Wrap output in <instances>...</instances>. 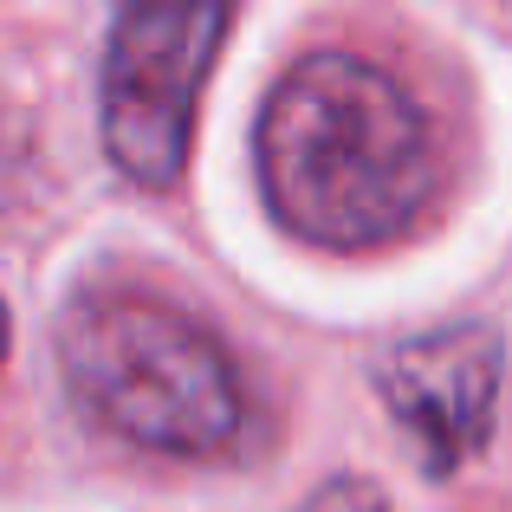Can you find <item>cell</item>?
Segmentation results:
<instances>
[{
    "instance_id": "3",
    "label": "cell",
    "mask_w": 512,
    "mask_h": 512,
    "mask_svg": "<svg viewBox=\"0 0 512 512\" xmlns=\"http://www.w3.org/2000/svg\"><path fill=\"white\" fill-rule=\"evenodd\" d=\"M227 33V7H130L104 46V150L137 188H169L188 163L195 98Z\"/></svg>"
},
{
    "instance_id": "5",
    "label": "cell",
    "mask_w": 512,
    "mask_h": 512,
    "mask_svg": "<svg viewBox=\"0 0 512 512\" xmlns=\"http://www.w3.org/2000/svg\"><path fill=\"white\" fill-rule=\"evenodd\" d=\"M292 512H396V506H389L383 487H370V480L344 474V480H325L318 493H305Z\"/></svg>"
},
{
    "instance_id": "2",
    "label": "cell",
    "mask_w": 512,
    "mask_h": 512,
    "mask_svg": "<svg viewBox=\"0 0 512 512\" xmlns=\"http://www.w3.org/2000/svg\"><path fill=\"white\" fill-rule=\"evenodd\" d=\"M59 376L65 396L98 428L182 461L234 448L247 415V389L227 344L143 286H91L65 305Z\"/></svg>"
},
{
    "instance_id": "1",
    "label": "cell",
    "mask_w": 512,
    "mask_h": 512,
    "mask_svg": "<svg viewBox=\"0 0 512 512\" xmlns=\"http://www.w3.org/2000/svg\"><path fill=\"white\" fill-rule=\"evenodd\" d=\"M260 188L286 234L331 253L402 240L435 195V137L415 98L357 52H312L260 111Z\"/></svg>"
},
{
    "instance_id": "6",
    "label": "cell",
    "mask_w": 512,
    "mask_h": 512,
    "mask_svg": "<svg viewBox=\"0 0 512 512\" xmlns=\"http://www.w3.org/2000/svg\"><path fill=\"white\" fill-rule=\"evenodd\" d=\"M0 363H7V305H0Z\"/></svg>"
},
{
    "instance_id": "4",
    "label": "cell",
    "mask_w": 512,
    "mask_h": 512,
    "mask_svg": "<svg viewBox=\"0 0 512 512\" xmlns=\"http://www.w3.org/2000/svg\"><path fill=\"white\" fill-rule=\"evenodd\" d=\"M383 409L422 454L435 480L461 474L493 435V402H500V338L493 325H441L422 338H402L376 370Z\"/></svg>"
}]
</instances>
